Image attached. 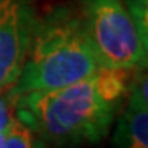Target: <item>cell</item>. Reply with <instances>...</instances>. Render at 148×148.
<instances>
[{
    "label": "cell",
    "mask_w": 148,
    "mask_h": 148,
    "mask_svg": "<svg viewBox=\"0 0 148 148\" xmlns=\"http://www.w3.org/2000/svg\"><path fill=\"white\" fill-rule=\"evenodd\" d=\"M130 74L102 68L58 89L21 94L15 97V117L53 148L99 143L125 102Z\"/></svg>",
    "instance_id": "1"
},
{
    "label": "cell",
    "mask_w": 148,
    "mask_h": 148,
    "mask_svg": "<svg viewBox=\"0 0 148 148\" xmlns=\"http://www.w3.org/2000/svg\"><path fill=\"white\" fill-rule=\"evenodd\" d=\"M102 64L76 5L53 7L38 15L13 97L51 90L101 71Z\"/></svg>",
    "instance_id": "2"
},
{
    "label": "cell",
    "mask_w": 148,
    "mask_h": 148,
    "mask_svg": "<svg viewBox=\"0 0 148 148\" xmlns=\"http://www.w3.org/2000/svg\"><path fill=\"white\" fill-rule=\"evenodd\" d=\"M76 7L102 68L130 73L147 68L148 45L142 41L123 0H77Z\"/></svg>",
    "instance_id": "3"
},
{
    "label": "cell",
    "mask_w": 148,
    "mask_h": 148,
    "mask_svg": "<svg viewBox=\"0 0 148 148\" xmlns=\"http://www.w3.org/2000/svg\"><path fill=\"white\" fill-rule=\"evenodd\" d=\"M36 18L35 0H0V94L20 77Z\"/></svg>",
    "instance_id": "4"
},
{
    "label": "cell",
    "mask_w": 148,
    "mask_h": 148,
    "mask_svg": "<svg viewBox=\"0 0 148 148\" xmlns=\"http://www.w3.org/2000/svg\"><path fill=\"white\" fill-rule=\"evenodd\" d=\"M114 148H148V77L147 68L132 71L127 97L114 122Z\"/></svg>",
    "instance_id": "5"
},
{
    "label": "cell",
    "mask_w": 148,
    "mask_h": 148,
    "mask_svg": "<svg viewBox=\"0 0 148 148\" xmlns=\"http://www.w3.org/2000/svg\"><path fill=\"white\" fill-rule=\"evenodd\" d=\"M0 148H51L40 135L33 132L27 123H23L20 119L10 120L8 127L2 133Z\"/></svg>",
    "instance_id": "6"
},
{
    "label": "cell",
    "mask_w": 148,
    "mask_h": 148,
    "mask_svg": "<svg viewBox=\"0 0 148 148\" xmlns=\"http://www.w3.org/2000/svg\"><path fill=\"white\" fill-rule=\"evenodd\" d=\"M142 41L148 45V0H123Z\"/></svg>",
    "instance_id": "7"
},
{
    "label": "cell",
    "mask_w": 148,
    "mask_h": 148,
    "mask_svg": "<svg viewBox=\"0 0 148 148\" xmlns=\"http://www.w3.org/2000/svg\"><path fill=\"white\" fill-rule=\"evenodd\" d=\"M13 115H15V97L10 92L0 94V133L5 132Z\"/></svg>",
    "instance_id": "8"
}]
</instances>
